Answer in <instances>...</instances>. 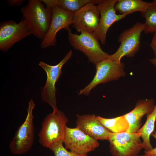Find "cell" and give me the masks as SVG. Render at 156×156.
Segmentation results:
<instances>
[{"instance_id": "cell-1", "label": "cell", "mask_w": 156, "mask_h": 156, "mask_svg": "<svg viewBox=\"0 0 156 156\" xmlns=\"http://www.w3.org/2000/svg\"><path fill=\"white\" fill-rule=\"evenodd\" d=\"M21 11L32 34L42 40L50 25L51 9L45 7L41 0H29L27 5L21 8Z\"/></svg>"}, {"instance_id": "cell-2", "label": "cell", "mask_w": 156, "mask_h": 156, "mask_svg": "<svg viewBox=\"0 0 156 156\" xmlns=\"http://www.w3.org/2000/svg\"><path fill=\"white\" fill-rule=\"evenodd\" d=\"M68 122L64 114L58 109L47 115L38 134L40 143L48 148L57 143L63 144Z\"/></svg>"}, {"instance_id": "cell-3", "label": "cell", "mask_w": 156, "mask_h": 156, "mask_svg": "<svg viewBox=\"0 0 156 156\" xmlns=\"http://www.w3.org/2000/svg\"><path fill=\"white\" fill-rule=\"evenodd\" d=\"M68 38L71 45L83 52L89 62L96 65L108 58L109 54L101 49L98 40L92 34L81 32L80 34L68 31Z\"/></svg>"}, {"instance_id": "cell-4", "label": "cell", "mask_w": 156, "mask_h": 156, "mask_svg": "<svg viewBox=\"0 0 156 156\" xmlns=\"http://www.w3.org/2000/svg\"><path fill=\"white\" fill-rule=\"evenodd\" d=\"M28 104L25 120L18 128L10 144V151L15 155H20L27 152L34 143V130L33 112L35 105L31 99Z\"/></svg>"}, {"instance_id": "cell-5", "label": "cell", "mask_w": 156, "mask_h": 156, "mask_svg": "<svg viewBox=\"0 0 156 156\" xmlns=\"http://www.w3.org/2000/svg\"><path fill=\"white\" fill-rule=\"evenodd\" d=\"M95 75L92 81L86 87L80 90L79 95H89L91 90L99 84L116 80L124 77V64L108 58L96 65Z\"/></svg>"}, {"instance_id": "cell-6", "label": "cell", "mask_w": 156, "mask_h": 156, "mask_svg": "<svg viewBox=\"0 0 156 156\" xmlns=\"http://www.w3.org/2000/svg\"><path fill=\"white\" fill-rule=\"evenodd\" d=\"M144 26V23L138 22L121 33L118 38L120 46L114 53L109 55L108 58L120 62L124 56L133 57L140 49L141 35Z\"/></svg>"}, {"instance_id": "cell-7", "label": "cell", "mask_w": 156, "mask_h": 156, "mask_svg": "<svg viewBox=\"0 0 156 156\" xmlns=\"http://www.w3.org/2000/svg\"><path fill=\"white\" fill-rule=\"evenodd\" d=\"M140 134L127 131L112 133L108 141L109 151L113 156H134L144 148Z\"/></svg>"}, {"instance_id": "cell-8", "label": "cell", "mask_w": 156, "mask_h": 156, "mask_svg": "<svg viewBox=\"0 0 156 156\" xmlns=\"http://www.w3.org/2000/svg\"><path fill=\"white\" fill-rule=\"evenodd\" d=\"M72 52L70 50L57 64L52 66L40 61L39 65L46 72L47 79L45 85L42 91V98L43 101L49 104L52 107L53 111L57 109L56 105L55 93L56 91L55 84L62 73V68L63 65L70 59Z\"/></svg>"}, {"instance_id": "cell-9", "label": "cell", "mask_w": 156, "mask_h": 156, "mask_svg": "<svg viewBox=\"0 0 156 156\" xmlns=\"http://www.w3.org/2000/svg\"><path fill=\"white\" fill-rule=\"evenodd\" d=\"M32 34L29 27L23 18L18 23L12 20L0 24V50L7 51L15 43Z\"/></svg>"}, {"instance_id": "cell-10", "label": "cell", "mask_w": 156, "mask_h": 156, "mask_svg": "<svg viewBox=\"0 0 156 156\" xmlns=\"http://www.w3.org/2000/svg\"><path fill=\"white\" fill-rule=\"evenodd\" d=\"M101 0H94L74 14L72 27L78 32L93 34L99 25L100 15L96 5Z\"/></svg>"}, {"instance_id": "cell-11", "label": "cell", "mask_w": 156, "mask_h": 156, "mask_svg": "<svg viewBox=\"0 0 156 156\" xmlns=\"http://www.w3.org/2000/svg\"><path fill=\"white\" fill-rule=\"evenodd\" d=\"M118 1L102 0L96 5L100 15V19L98 28L93 34L103 45L106 43L107 33L110 27L127 16L116 13L115 5Z\"/></svg>"}, {"instance_id": "cell-12", "label": "cell", "mask_w": 156, "mask_h": 156, "mask_svg": "<svg viewBox=\"0 0 156 156\" xmlns=\"http://www.w3.org/2000/svg\"><path fill=\"white\" fill-rule=\"evenodd\" d=\"M63 143L66 149L81 154H87L99 146L97 140L86 135L76 127L70 128L66 126Z\"/></svg>"}, {"instance_id": "cell-13", "label": "cell", "mask_w": 156, "mask_h": 156, "mask_svg": "<svg viewBox=\"0 0 156 156\" xmlns=\"http://www.w3.org/2000/svg\"><path fill=\"white\" fill-rule=\"evenodd\" d=\"M52 17L50 25L47 33L40 44L42 48L45 49L55 46L56 42V35L60 30L65 29L67 31L71 29L74 14L68 12L61 9L57 6L51 8Z\"/></svg>"}, {"instance_id": "cell-14", "label": "cell", "mask_w": 156, "mask_h": 156, "mask_svg": "<svg viewBox=\"0 0 156 156\" xmlns=\"http://www.w3.org/2000/svg\"><path fill=\"white\" fill-rule=\"evenodd\" d=\"M76 127L86 135L97 140L108 141L111 132L94 114L77 115Z\"/></svg>"}, {"instance_id": "cell-15", "label": "cell", "mask_w": 156, "mask_h": 156, "mask_svg": "<svg viewBox=\"0 0 156 156\" xmlns=\"http://www.w3.org/2000/svg\"><path fill=\"white\" fill-rule=\"evenodd\" d=\"M155 105L153 99H141L138 101L132 110L123 115L129 125V128L127 131L137 133L141 128L142 118L151 113Z\"/></svg>"}, {"instance_id": "cell-16", "label": "cell", "mask_w": 156, "mask_h": 156, "mask_svg": "<svg viewBox=\"0 0 156 156\" xmlns=\"http://www.w3.org/2000/svg\"><path fill=\"white\" fill-rule=\"evenodd\" d=\"M146 115V120L145 123L137 132L140 134L145 151L150 150L153 148L150 142V137L154 131L155 127L156 120V104L152 112Z\"/></svg>"}, {"instance_id": "cell-17", "label": "cell", "mask_w": 156, "mask_h": 156, "mask_svg": "<svg viewBox=\"0 0 156 156\" xmlns=\"http://www.w3.org/2000/svg\"><path fill=\"white\" fill-rule=\"evenodd\" d=\"M149 3L142 0H118L115 9L120 14L127 16L136 12H143Z\"/></svg>"}, {"instance_id": "cell-18", "label": "cell", "mask_w": 156, "mask_h": 156, "mask_svg": "<svg viewBox=\"0 0 156 156\" xmlns=\"http://www.w3.org/2000/svg\"><path fill=\"white\" fill-rule=\"evenodd\" d=\"M97 119L110 132L118 133L127 131L129 128V124L124 116L107 118L99 116H96Z\"/></svg>"}, {"instance_id": "cell-19", "label": "cell", "mask_w": 156, "mask_h": 156, "mask_svg": "<svg viewBox=\"0 0 156 156\" xmlns=\"http://www.w3.org/2000/svg\"><path fill=\"white\" fill-rule=\"evenodd\" d=\"M94 0H50V5L51 8L57 6L67 12L75 13Z\"/></svg>"}, {"instance_id": "cell-20", "label": "cell", "mask_w": 156, "mask_h": 156, "mask_svg": "<svg viewBox=\"0 0 156 156\" xmlns=\"http://www.w3.org/2000/svg\"><path fill=\"white\" fill-rule=\"evenodd\" d=\"M141 14L145 20L143 30L144 33H156V3H150Z\"/></svg>"}, {"instance_id": "cell-21", "label": "cell", "mask_w": 156, "mask_h": 156, "mask_svg": "<svg viewBox=\"0 0 156 156\" xmlns=\"http://www.w3.org/2000/svg\"><path fill=\"white\" fill-rule=\"evenodd\" d=\"M63 143L55 144L49 148L53 153L55 156H87V154H81L67 150L63 146Z\"/></svg>"}, {"instance_id": "cell-22", "label": "cell", "mask_w": 156, "mask_h": 156, "mask_svg": "<svg viewBox=\"0 0 156 156\" xmlns=\"http://www.w3.org/2000/svg\"><path fill=\"white\" fill-rule=\"evenodd\" d=\"M151 135L156 140V131L153 132ZM144 154L147 156H156V147L150 150L145 151Z\"/></svg>"}, {"instance_id": "cell-23", "label": "cell", "mask_w": 156, "mask_h": 156, "mask_svg": "<svg viewBox=\"0 0 156 156\" xmlns=\"http://www.w3.org/2000/svg\"><path fill=\"white\" fill-rule=\"evenodd\" d=\"M25 1L24 0H8L7 2L10 6H20L23 4Z\"/></svg>"}, {"instance_id": "cell-24", "label": "cell", "mask_w": 156, "mask_h": 156, "mask_svg": "<svg viewBox=\"0 0 156 156\" xmlns=\"http://www.w3.org/2000/svg\"><path fill=\"white\" fill-rule=\"evenodd\" d=\"M150 46L154 52H156V33L154 34Z\"/></svg>"}, {"instance_id": "cell-25", "label": "cell", "mask_w": 156, "mask_h": 156, "mask_svg": "<svg viewBox=\"0 0 156 156\" xmlns=\"http://www.w3.org/2000/svg\"><path fill=\"white\" fill-rule=\"evenodd\" d=\"M154 57L152 58L149 59V61L152 64L156 67V52H154Z\"/></svg>"}, {"instance_id": "cell-26", "label": "cell", "mask_w": 156, "mask_h": 156, "mask_svg": "<svg viewBox=\"0 0 156 156\" xmlns=\"http://www.w3.org/2000/svg\"><path fill=\"white\" fill-rule=\"evenodd\" d=\"M134 156H146V155H145L144 154H142V155H139L138 154L136 155H135Z\"/></svg>"}, {"instance_id": "cell-27", "label": "cell", "mask_w": 156, "mask_h": 156, "mask_svg": "<svg viewBox=\"0 0 156 156\" xmlns=\"http://www.w3.org/2000/svg\"><path fill=\"white\" fill-rule=\"evenodd\" d=\"M154 2H155V3H156V0H154L153 1H152Z\"/></svg>"}]
</instances>
